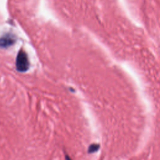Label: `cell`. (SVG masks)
I'll list each match as a JSON object with an SVG mask.
<instances>
[{
	"instance_id": "1",
	"label": "cell",
	"mask_w": 160,
	"mask_h": 160,
	"mask_svg": "<svg viewBox=\"0 0 160 160\" xmlns=\"http://www.w3.org/2000/svg\"><path fill=\"white\" fill-rule=\"evenodd\" d=\"M16 67L18 71L26 72L29 69V63L28 56L23 49L19 51L16 59Z\"/></svg>"
},
{
	"instance_id": "2",
	"label": "cell",
	"mask_w": 160,
	"mask_h": 160,
	"mask_svg": "<svg viewBox=\"0 0 160 160\" xmlns=\"http://www.w3.org/2000/svg\"><path fill=\"white\" fill-rule=\"evenodd\" d=\"M16 41V38L11 34H6L0 38V46L7 48L14 44Z\"/></svg>"
}]
</instances>
